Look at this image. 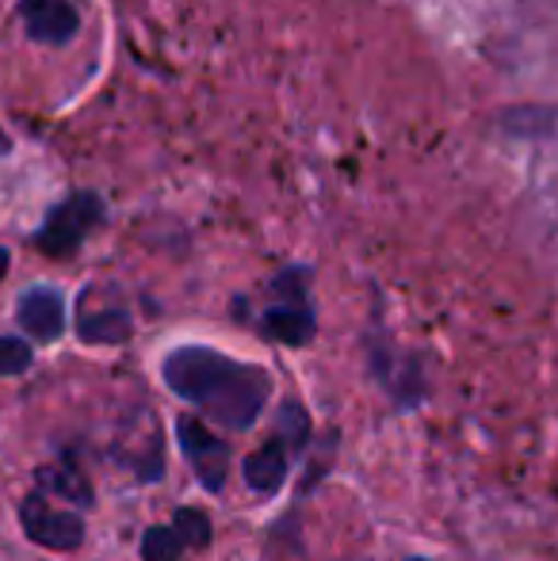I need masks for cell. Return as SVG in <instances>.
<instances>
[{
	"label": "cell",
	"instance_id": "obj_4",
	"mask_svg": "<svg viewBox=\"0 0 558 561\" xmlns=\"http://www.w3.org/2000/svg\"><path fill=\"white\" fill-rule=\"evenodd\" d=\"M100 199L96 195H73V199H66L61 207L50 210V218H46V226L38 229V249L46 252V256H73L77 244L89 237V229L100 222Z\"/></svg>",
	"mask_w": 558,
	"mask_h": 561
},
{
	"label": "cell",
	"instance_id": "obj_14",
	"mask_svg": "<svg viewBox=\"0 0 558 561\" xmlns=\"http://www.w3.org/2000/svg\"><path fill=\"white\" fill-rule=\"evenodd\" d=\"M31 367V344L15 336H0V375H23Z\"/></svg>",
	"mask_w": 558,
	"mask_h": 561
},
{
	"label": "cell",
	"instance_id": "obj_11",
	"mask_svg": "<svg viewBox=\"0 0 558 561\" xmlns=\"http://www.w3.org/2000/svg\"><path fill=\"white\" fill-rule=\"evenodd\" d=\"M276 436H280V444L291 447V450H303L306 447V439H310V413H306L298 401H287V405H280Z\"/></svg>",
	"mask_w": 558,
	"mask_h": 561
},
{
	"label": "cell",
	"instance_id": "obj_16",
	"mask_svg": "<svg viewBox=\"0 0 558 561\" xmlns=\"http://www.w3.org/2000/svg\"><path fill=\"white\" fill-rule=\"evenodd\" d=\"M0 153H8V138H4V130H0Z\"/></svg>",
	"mask_w": 558,
	"mask_h": 561
},
{
	"label": "cell",
	"instance_id": "obj_2",
	"mask_svg": "<svg viewBox=\"0 0 558 561\" xmlns=\"http://www.w3.org/2000/svg\"><path fill=\"white\" fill-rule=\"evenodd\" d=\"M77 336L84 344H127L130 313L115 287H89L77 298Z\"/></svg>",
	"mask_w": 558,
	"mask_h": 561
},
{
	"label": "cell",
	"instance_id": "obj_15",
	"mask_svg": "<svg viewBox=\"0 0 558 561\" xmlns=\"http://www.w3.org/2000/svg\"><path fill=\"white\" fill-rule=\"evenodd\" d=\"M4 272H8V252L0 249V279H4Z\"/></svg>",
	"mask_w": 558,
	"mask_h": 561
},
{
	"label": "cell",
	"instance_id": "obj_5",
	"mask_svg": "<svg viewBox=\"0 0 558 561\" xmlns=\"http://www.w3.org/2000/svg\"><path fill=\"white\" fill-rule=\"evenodd\" d=\"M176 436H180L184 455L192 458V470H195V478L203 481V489L218 493V489L226 485V462H230V447H226L215 432L203 428V421H195V416H180Z\"/></svg>",
	"mask_w": 558,
	"mask_h": 561
},
{
	"label": "cell",
	"instance_id": "obj_8",
	"mask_svg": "<svg viewBox=\"0 0 558 561\" xmlns=\"http://www.w3.org/2000/svg\"><path fill=\"white\" fill-rule=\"evenodd\" d=\"M264 333L287 347H303L314 340V313L306 310V302H276L264 313Z\"/></svg>",
	"mask_w": 558,
	"mask_h": 561
},
{
	"label": "cell",
	"instance_id": "obj_1",
	"mask_svg": "<svg viewBox=\"0 0 558 561\" xmlns=\"http://www.w3.org/2000/svg\"><path fill=\"white\" fill-rule=\"evenodd\" d=\"M164 382L176 398L200 405L210 421L230 432H246L257 424L264 401L272 398V378L264 367L238 363L215 347L187 344L164 355Z\"/></svg>",
	"mask_w": 558,
	"mask_h": 561
},
{
	"label": "cell",
	"instance_id": "obj_3",
	"mask_svg": "<svg viewBox=\"0 0 558 561\" xmlns=\"http://www.w3.org/2000/svg\"><path fill=\"white\" fill-rule=\"evenodd\" d=\"M20 524H23V535H27L35 547H46V550H58V554H69L84 542V524L77 512H58L46 504V496L31 493L23 496L20 504Z\"/></svg>",
	"mask_w": 558,
	"mask_h": 561
},
{
	"label": "cell",
	"instance_id": "obj_6",
	"mask_svg": "<svg viewBox=\"0 0 558 561\" xmlns=\"http://www.w3.org/2000/svg\"><path fill=\"white\" fill-rule=\"evenodd\" d=\"M27 35L46 46H66L77 35V8L69 0H20Z\"/></svg>",
	"mask_w": 558,
	"mask_h": 561
},
{
	"label": "cell",
	"instance_id": "obj_13",
	"mask_svg": "<svg viewBox=\"0 0 558 561\" xmlns=\"http://www.w3.org/2000/svg\"><path fill=\"white\" fill-rule=\"evenodd\" d=\"M180 550H184V542L172 527H149L141 535V558L146 561H176Z\"/></svg>",
	"mask_w": 558,
	"mask_h": 561
},
{
	"label": "cell",
	"instance_id": "obj_17",
	"mask_svg": "<svg viewBox=\"0 0 558 561\" xmlns=\"http://www.w3.org/2000/svg\"><path fill=\"white\" fill-rule=\"evenodd\" d=\"M406 561H429V558H406Z\"/></svg>",
	"mask_w": 558,
	"mask_h": 561
},
{
	"label": "cell",
	"instance_id": "obj_9",
	"mask_svg": "<svg viewBox=\"0 0 558 561\" xmlns=\"http://www.w3.org/2000/svg\"><path fill=\"white\" fill-rule=\"evenodd\" d=\"M35 489L38 493H54V496H66V501H73L77 508H92V485L84 481V473L77 470V466L69 462H54V466H38L35 473Z\"/></svg>",
	"mask_w": 558,
	"mask_h": 561
},
{
	"label": "cell",
	"instance_id": "obj_10",
	"mask_svg": "<svg viewBox=\"0 0 558 561\" xmlns=\"http://www.w3.org/2000/svg\"><path fill=\"white\" fill-rule=\"evenodd\" d=\"M283 478H287V447L280 439H269L246 458V485L257 493H276Z\"/></svg>",
	"mask_w": 558,
	"mask_h": 561
},
{
	"label": "cell",
	"instance_id": "obj_7",
	"mask_svg": "<svg viewBox=\"0 0 558 561\" xmlns=\"http://www.w3.org/2000/svg\"><path fill=\"white\" fill-rule=\"evenodd\" d=\"M15 318H20L23 333L35 336L38 344H50V340H58L61 329H66V302H61L54 290H27V295L20 298Z\"/></svg>",
	"mask_w": 558,
	"mask_h": 561
},
{
	"label": "cell",
	"instance_id": "obj_12",
	"mask_svg": "<svg viewBox=\"0 0 558 561\" xmlns=\"http://www.w3.org/2000/svg\"><path fill=\"white\" fill-rule=\"evenodd\" d=\"M172 531L180 535V542L184 547H207L210 542V519L207 512L200 508H176V516H172Z\"/></svg>",
	"mask_w": 558,
	"mask_h": 561
}]
</instances>
